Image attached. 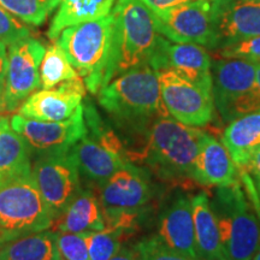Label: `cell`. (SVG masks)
I'll list each match as a JSON object with an SVG mask.
<instances>
[{
  "label": "cell",
  "instance_id": "obj_8",
  "mask_svg": "<svg viewBox=\"0 0 260 260\" xmlns=\"http://www.w3.org/2000/svg\"><path fill=\"white\" fill-rule=\"evenodd\" d=\"M31 175L54 218L59 217L82 190L81 175L69 151L39 154Z\"/></svg>",
  "mask_w": 260,
  "mask_h": 260
},
{
  "label": "cell",
  "instance_id": "obj_26",
  "mask_svg": "<svg viewBox=\"0 0 260 260\" xmlns=\"http://www.w3.org/2000/svg\"><path fill=\"white\" fill-rule=\"evenodd\" d=\"M79 76V73L74 69L67 54L57 42L46 48L40 65V86L42 89H51Z\"/></svg>",
  "mask_w": 260,
  "mask_h": 260
},
{
  "label": "cell",
  "instance_id": "obj_23",
  "mask_svg": "<svg viewBox=\"0 0 260 260\" xmlns=\"http://www.w3.org/2000/svg\"><path fill=\"white\" fill-rule=\"evenodd\" d=\"M29 172L30 148L8 118H0V184Z\"/></svg>",
  "mask_w": 260,
  "mask_h": 260
},
{
  "label": "cell",
  "instance_id": "obj_27",
  "mask_svg": "<svg viewBox=\"0 0 260 260\" xmlns=\"http://www.w3.org/2000/svg\"><path fill=\"white\" fill-rule=\"evenodd\" d=\"M60 0H0V6L24 23L40 25L54 11Z\"/></svg>",
  "mask_w": 260,
  "mask_h": 260
},
{
  "label": "cell",
  "instance_id": "obj_15",
  "mask_svg": "<svg viewBox=\"0 0 260 260\" xmlns=\"http://www.w3.org/2000/svg\"><path fill=\"white\" fill-rule=\"evenodd\" d=\"M217 48L260 35V3L253 0H210Z\"/></svg>",
  "mask_w": 260,
  "mask_h": 260
},
{
  "label": "cell",
  "instance_id": "obj_21",
  "mask_svg": "<svg viewBox=\"0 0 260 260\" xmlns=\"http://www.w3.org/2000/svg\"><path fill=\"white\" fill-rule=\"evenodd\" d=\"M198 254L201 260H226L220 241L218 224L209 195L199 193L191 198Z\"/></svg>",
  "mask_w": 260,
  "mask_h": 260
},
{
  "label": "cell",
  "instance_id": "obj_4",
  "mask_svg": "<svg viewBox=\"0 0 260 260\" xmlns=\"http://www.w3.org/2000/svg\"><path fill=\"white\" fill-rule=\"evenodd\" d=\"M112 23L110 12L102 18L65 28L57 38V44L92 94H98L105 86L111 57Z\"/></svg>",
  "mask_w": 260,
  "mask_h": 260
},
{
  "label": "cell",
  "instance_id": "obj_37",
  "mask_svg": "<svg viewBox=\"0 0 260 260\" xmlns=\"http://www.w3.org/2000/svg\"><path fill=\"white\" fill-rule=\"evenodd\" d=\"M110 260H141L135 247H122L119 252Z\"/></svg>",
  "mask_w": 260,
  "mask_h": 260
},
{
  "label": "cell",
  "instance_id": "obj_39",
  "mask_svg": "<svg viewBox=\"0 0 260 260\" xmlns=\"http://www.w3.org/2000/svg\"><path fill=\"white\" fill-rule=\"evenodd\" d=\"M253 2H256V3H260V0H253Z\"/></svg>",
  "mask_w": 260,
  "mask_h": 260
},
{
  "label": "cell",
  "instance_id": "obj_10",
  "mask_svg": "<svg viewBox=\"0 0 260 260\" xmlns=\"http://www.w3.org/2000/svg\"><path fill=\"white\" fill-rule=\"evenodd\" d=\"M158 73L161 100L169 116L189 126L206 125L213 118L212 93L183 79L174 70Z\"/></svg>",
  "mask_w": 260,
  "mask_h": 260
},
{
  "label": "cell",
  "instance_id": "obj_22",
  "mask_svg": "<svg viewBox=\"0 0 260 260\" xmlns=\"http://www.w3.org/2000/svg\"><path fill=\"white\" fill-rule=\"evenodd\" d=\"M56 219L58 232L88 234L105 228L99 199L87 189L81 190Z\"/></svg>",
  "mask_w": 260,
  "mask_h": 260
},
{
  "label": "cell",
  "instance_id": "obj_1",
  "mask_svg": "<svg viewBox=\"0 0 260 260\" xmlns=\"http://www.w3.org/2000/svg\"><path fill=\"white\" fill-rule=\"evenodd\" d=\"M98 102L117 122L135 130H148L159 117L169 116L161 100L158 73L148 64L110 81L98 93Z\"/></svg>",
  "mask_w": 260,
  "mask_h": 260
},
{
  "label": "cell",
  "instance_id": "obj_17",
  "mask_svg": "<svg viewBox=\"0 0 260 260\" xmlns=\"http://www.w3.org/2000/svg\"><path fill=\"white\" fill-rule=\"evenodd\" d=\"M87 87L81 76L59 84L56 89H42L29 95L19 107V115L44 122L68 119L82 106Z\"/></svg>",
  "mask_w": 260,
  "mask_h": 260
},
{
  "label": "cell",
  "instance_id": "obj_3",
  "mask_svg": "<svg viewBox=\"0 0 260 260\" xmlns=\"http://www.w3.org/2000/svg\"><path fill=\"white\" fill-rule=\"evenodd\" d=\"M111 15V57L105 74V86L125 71L148 64L160 37L152 11L140 0H117Z\"/></svg>",
  "mask_w": 260,
  "mask_h": 260
},
{
  "label": "cell",
  "instance_id": "obj_38",
  "mask_svg": "<svg viewBox=\"0 0 260 260\" xmlns=\"http://www.w3.org/2000/svg\"><path fill=\"white\" fill-rule=\"evenodd\" d=\"M249 172H252L253 178H254L256 182V186L260 188V149L254 154V157L252 158L251 162H249L248 169H247Z\"/></svg>",
  "mask_w": 260,
  "mask_h": 260
},
{
  "label": "cell",
  "instance_id": "obj_32",
  "mask_svg": "<svg viewBox=\"0 0 260 260\" xmlns=\"http://www.w3.org/2000/svg\"><path fill=\"white\" fill-rule=\"evenodd\" d=\"M216 52L219 57L239 58L258 64L260 63V35L229 45Z\"/></svg>",
  "mask_w": 260,
  "mask_h": 260
},
{
  "label": "cell",
  "instance_id": "obj_31",
  "mask_svg": "<svg viewBox=\"0 0 260 260\" xmlns=\"http://www.w3.org/2000/svg\"><path fill=\"white\" fill-rule=\"evenodd\" d=\"M29 29L27 25L18 21L17 17L0 6V41L6 46H11L16 42L29 38Z\"/></svg>",
  "mask_w": 260,
  "mask_h": 260
},
{
  "label": "cell",
  "instance_id": "obj_14",
  "mask_svg": "<svg viewBox=\"0 0 260 260\" xmlns=\"http://www.w3.org/2000/svg\"><path fill=\"white\" fill-rule=\"evenodd\" d=\"M148 65L155 71L174 70L183 79L212 93V58L209 50L200 45L178 44L160 35Z\"/></svg>",
  "mask_w": 260,
  "mask_h": 260
},
{
  "label": "cell",
  "instance_id": "obj_29",
  "mask_svg": "<svg viewBox=\"0 0 260 260\" xmlns=\"http://www.w3.org/2000/svg\"><path fill=\"white\" fill-rule=\"evenodd\" d=\"M57 260H90L83 234L56 232Z\"/></svg>",
  "mask_w": 260,
  "mask_h": 260
},
{
  "label": "cell",
  "instance_id": "obj_13",
  "mask_svg": "<svg viewBox=\"0 0 260 260\" xmlns=\"http://www.w3.org/2000/svg\"><path fill=\"white\" fill-rule=\"evenodd\" d=\"M46 47L27 38L10 46L6 69L4 111L12 112L40 86V65Z\"/></svg>",
  "mask_w": 260,
  "mask_h": 260
},
{
  "label": "cell",
  "instance_id": "obj_34",
  "mask_svg": "<svg viewBox=\"0 0 260 260\" xmlns=\"http://www.w3.org/2000/svg\"><path fill=\"white\" fill-rule=\"evenodd\" d=\"M240 171V181H241L243 189L246 190L247 195H248L249 200L254 207V211L256 213V217H258L259 225H260V195L258 191V188H256L254 180L251 176V172L246 169H239ZM253 260H260V235H259V245L258 248H256V252L254 256H253Z\"/></svg>",
  "mask_w": 260,
  "mask_h": 260
},
{
  "label": "cell",
  "instance_id": "obj_19",
  "mask_svg": "<svg viewBox=\"0 0 260 260\" xmlns=\"http://www.w3.org/2000/svg\"><path fill=\"white\" fill-rule=\"evenodd\" d=\"M240 180V171L223 142L206 133L193 167V181L206 187H228Z\"/></svg>",
  "mask_w": 260,
  "mask_h": 260
},
{
  "label": "cell",
  "instance_id": "obj_30",
  "mask_svg": "<svg viewBox=\"0 0 260 260\" xmlns=\"http://www.w3.org/2000/svg\"><path fill=\"white\" fill-rule=\"evenodd\" d=\"M134 247L141 260H199L169 248L158 239V236L142 239Z\"/></svg>",
  "mask_w": 260,
  "mask_h": 260
},
{
  "label": "cell",
  "instance_id": "obj_33",
  "mask_svg": "<svg viewBox=\"0 0 260 260\" xmlns=\"http://www.w3.org/2000/svg\"><path fill=\"white\" fill-rule=\"evenodd\" d=\"M260 110V63L256 64L255 81L253 88L235 103L232 110V119ZM230 119V121H232Z\"/></svg>",
  "mask_w": 260,
  "mask_h": 260
},
{
  "label": "cell",
  "instance_id": "obj_20",
  "mask_svg": "<svg viewBox=\"0 0 260 260\" xmlns=\"http://www.w3.org/2000/svg\"><path fill=\"white\" fill-rule=\"evenodd\" d=\"M222 142L237 168L247 170L260 149V110L232 119L224 130Z\"/></svg>",
  "mask_w": 260,
  "mask_h": 260
},
{
  "label": "cell",
  "instance_id": "obj_18",
  "mask_svg": "<svg viewBox=\"0 0 260 260\" xmlns=\"http://www.w3.org/2000/svg\"><path fill=\"white\" fill-rule=\"evenodd\" d=\"M158 239L181 254L200 259L198 254L191 198L178 197L160 214Z\"/></svg>",
  "mask_w": 260,
  "mask_h": 260
},
{
  "label": "cell",
  "instance_id": "obj_7",
  "mask_svg": "<svg viewBox=\"0 0 260 260\" xmlns=\"http://www.w3.org/2000/svg\"><path fill=\"white\" fill-rule=\"evenodd\" d=\"M88 133L69 149L81 176L102 186L129 162L119 140L106 129L92 106H83Z\"/></svg>",
  "mask_w": 260,
  "mask_h": 260
},
{
  "label": "cell",
  "instance_id": "obj_36",
  "mask_svg": "<svg viewBox=\"0 0 260 260\" xmlns=\"http://www.w3.org/2000/svg\"><path fill=\"white\" fill-rule=\"evenodd\" d=\"M147 6L149 10L159 11V10H168L177 6L188 4V3L198 2V0H140Z\"/></svg>",
  "mask_w": 260,
  "mask_h": 260
},
{
  "label": "cell",
  "instance_id": "obj_6",
  "mask_svg": "<svg viewBox=\"0 0 260 260\" xmlns=\"http://www.w3.org/2000/svg\"><path fill=\"white\" fill-rule=\"evenodd\" d=\"M54 219L31 172L0 184V246L47 230Z\"/></svg>",
  "mask_w": 260,
  "mask_h": 260
},
{
  "label": "cell",
  "instance_id": "obj_40",
  "mask_svg": "<svg viewBox=\"0 0 260 260\" xmlns=\"http://www.w3.org/2000/svg\"><path fill=\"white\" fill-rule=\"evenodd\" d=\"M258 191H259V195H260V188H258Z\"/></svg>",
  "mask_w": 260,
  "mask_h": 260
},
{
  "label": "cell",
  "instance_id": "obj_25",
  "mask_svg": "<svg viewBox=\"0 0 260 260\" xmlns=\"http://www.w3.org/2000/svg\"><path fill=\"white\" fill-rule=\"evenodd\" d=\"M0 260H57L56 232L44 230L4 243Z\"/></svg>",
  "mask_w": 260,
  "mask_h": 260
},
{
  "label": "cell",
  "instance_id": "obj_35",
  "mask_svg": "<svg viewBox=\"0 0 260 260\" xmlns=\"http://www.w3.org/2000/svg\"><path fill=\"white\" fill-rule=\"evenodd\" d=\"M6 69H8V53H6V45L0 41V109L4 111V90Z\"/></svg>",
  "mask_w": 260,
  "mask_h": 260
},
{
  "label": "cell",
  "instance_id": "obj_5",
  "mask_svg": "<svg viewBox=\"0 0 260 260\" xmlns=\"http://www.w3.org/2000/svg\"><path fill=\"white\" fill-rule=\"evenodd\" d=\"M241 181L217 188L212 204L226 260H253L259 245L260 225Z\"/></svg>",
  "mask_w": 260,
  "mask_h": 260
},
{
  "label": "cell",
  "instance_id": "obj_16",
  "mask_svg": "<svg viewBox=\"0 0 260 260\" xmlns=\"http://www.w3.org/2000/svg\"><path fill=\"white\" fill-rule=\"evenodd\" d=\"M256 64L239 58L219 57L212 61V98L214 109L224 121L232 119L235 103L253 88Z\"/></svg>",
  "mask_w": 260,
  "mask_h": 260
},
{
  "label": "cell",
  "instance_id": "obj_11",
  "mask_svg": "<svg viewBox=\"0 0 260 260\" xmlns=\"http://www.w3.org/2000/svg\"><path fill=\"white\" fill-rule=\"evenodd\" d=\"M152 197L149 171L126 162L100 186L99 203L104 219L122 213L142 214Z\"/></svg>",
  "mask_w": 260,
  "mask_h": 260
},
{
  "label": "cell",
  "instance_id": "obj_28",
  "mask_svg": "<svg viewBox=\"0 0 260 260\" xmlns=\"http://www.w3.org/2000/svg\"><path fill=\"white\" fill-rule=\"evenodd\" d=\"M90 260H110L122 248L125 234L115 228L105 226L99 232L83 234Z\"/></svg>",
  "mask_w": 260,
  "mask_h": 260
},
{
  "label": "cell",
  "instance_id": "obj_2",
  "mask_svg": "<svg viewBox=\"0 0 260 260\" xmlns=\"http://www.w3.org/2000/svg\"><path fill=\"white\" fill-rule=\"evenodd\" d=\"M206 133L177 122L170 116L155 119L147 130L142 160L159 178L169 182L193 181V167Z\"/></svg>",
  "mask_w": 260,
  "mask_h": 260
},
{
  "label": "cell",
  "instance_id": "obj_24",
  "mask_svg": "<svg viewBox=\"0 0 260 260\" xmlns=\"http://www.w3.org/2000/svg\"><path fill=\"white\" fill-rule=\"evenodd\" d=\"M116 0H60L48 38L54 40L65 28L102 18L111 12Z\"/></svg>",
  "mask_w": 260,
  "mask_h": 260
},
{
  "label": "cell",
  "instance_id": "obj_41",
  "mask_svg": "<svg viewBox=\"0 0 260 260\" xmlns=\"http://www.w3.org/2000/svg\"><path fill=\"white\" fill-rule=\"evenodd\" d=\"M2 112H3V110H2V109H0V113H2Z\"/></svg>",
  "mask_w": 260,
  "mask_h": 260
},
{
  "label": "cell",
  "instance_id": "obj_9",
  "mask_svg": "<svg viewBox=\"0 0 260 260\" xmlns=\"http://www.w3.org/2000/svg\"><path fill=\"white\" fill-rule=\"evenodd\" d=\"M151 11L159 34L168 40L200 45L212 51L217 48L210 0H198L177 8Z\"/></svg>",
  "mask_w": 260,
  "mask_h": 260
},
{
  "label": "cell",
  "instance_id": "obj_12",
  "mask_svg": "<svg viewBox=\"0 0 260 260\" xmlns=\"http://www.w3.org/2000/svg\"><path fill=\"white\" fill-rule=\"evenodd\" d=\"M10 124L23 138L30 151L38 154L69 151L88 133L83 105L64 121H37L17 113L11 117Z\"/></svg>",
  "mask_w": 260,
  "mask_h": 260
}]
</instances>
